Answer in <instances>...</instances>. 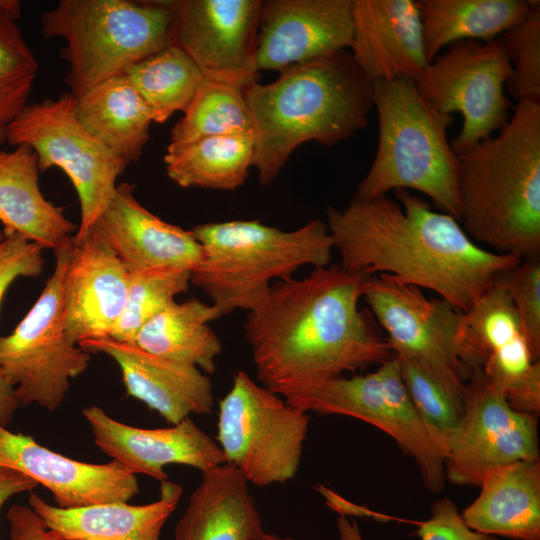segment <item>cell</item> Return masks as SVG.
<instances>
[{
  "mask_svg": "<svg viewBox=\"0 0 540 540\" xmlns=\"http://www.w3.org/2000/svg\"><path fill=\"white\" fill-rule=\"evenodd\" d=\"M284 400L307 413L349 416L379 428L414 460L430 492L443 490L444 456L412 403L394 355L373 372L343 375Z\"/></svg>",
  "mask_w": 540,
  "mask_h": 540,
  "instance_id": "cell-12",
  "label": "cell"
},
{
  "mask_svg": "<svg viewBox=\"0 0 540 540\" xmlns=\"http://www.w3.org/2000/svg\"><path fill=\"white\" fill-rule=\"evenodd\" d=\"M350 54L367 79L414 82L428 65L414 0H352Z\"/></svg>",
  "mask_w": 540,
  "mask_h": 540,
  "instance_id": "cell-23",
  "label": "cell"
},
{
  "mask_svg": "<svg viewBox=\"0 0 540 540\" xmlns=\"http://www.w3.org/2000/svg\"><path fill=\"white\" fill-rule=\"evenodd\" d=\"M0 8L18 20L21 15V3L18 0H0Z\"/></svg>",
  "mask_w": 540,
  "mask_h": 540,
  "instance_id": "cell-44",
  "label": "cell"
},
{
  "mask_svg": "<svg viewBox=\"0 0 540 540\" xmlns=\"http://www.w3.org/2000/svg\"><path fill=\"white\" fill-rule=\"evenodd\" d=\"M4 238V234L2 231H0V240H2Z\"/></svg>",
  "mask_w": 540,
  "mask_h": 540,
  "instance_id": "cell-47",
  "label": "cell"
},
{
  "mask_svg": "<svg viewBox=\"0 0 540 540\" xmlns=\"http://www.w3.org/2000/svg\"><path fill=\"white\" fill-rule=\"evenodd\" d=\"M396 358L412 403L445 460L449 443L460 424L464 408L414 362L407 358Z\"/></svg>",
  "mask_w": 540,
  "mask_h": 540,
  "instance_id": "cell-36",
  "label": "cell"
},
{
  "mask_svg": "<svg viewBox=\"0 0 540 540\" xmlns=\"http://www.w3.org/2000/svg\"><path fill=\"white\" fill-rule=\"evenodd\" d=\"M191 231L202 257L190 282L203 290L222 316L252 310L274 279L292 277L303 266L330 265L334 249L326 222L320 219L292 231L259 220L204 223Z\"/></svg>",
  "mask_w": 540,
  "mask_h": 540,
  "instance_id": "cell-5",
  "label": "cell"
},
{
  "mask_svg": "<svg viewBox=\"0 0 540 540\" xmlns=\"http://www.w3.org/2000/svg\"><path fill=\"white\" fill-rule=\"evenodd\" d=\"M149 106L153 120L163 123L193 100L203 75L178 46L170 45L137 62L124 73Z\"/></svg>",
  "mask_w": 540,
  "mask_h": 540,
  "instance_id": "cell-32",
  "label": "cell"
},
{
  "mask_svg": "<svg viewBox=\"0 0 540 540\" xmlns=\"http://www.w3.org/2000/svg\"><path fill=\"white\" fill-rule=\"evenodd\" d=\"M88 353H104L119 366L126 393L174 425L191 415L210 414L214 404L210 377L197 367L150 353L134 342L112 337L83 340Z\"/></svg>",
  "mask_w": 540,
  "mask_h": 540,
  "instance_id": "cell-21",
  "label": "cell"
},
{
  "mask_svg": "<svg viewBox=\"0 0 540 540\" xmlns=\"http://www.w3.org/2000/svg\"><path fill=\"white\" fill-rule=\"evenodd\" d=\"M129 271L92 231L73 236L63 276V308L69 339L110 336L126 303Z\"/></svg>",
  "mask_w": 540,
  "mask_h": 540,
  "instance_id": "cell-20",
  "label": "cell"
},
{
  "mask_svg": "<svg viewBox=\"0 0 540 540\" xmlns=\"http://www.w3.org/2000/svg\"><path fill=\"white\" fill-rule=\"evenodd\" d=\"M182 493V486L165 480L159 499L143 505L117 502L63 509L33 492L28 505L63 540H160Z\"/></svg>",
  "mask_w": 540,
  "mask_h": 540,
  "instance_id": "cell-24",
  "label": "cell"
},
{
  "mask_svg": "<svg viewBox=\"0 0 540 540\" xmlns=\"http://www.w3.org/2000/svg\"><path fill=\"white\" fill-rule=\"evenodd\" d=\"M41 35L60 37L65 83L78 98L98 83L173 45L168 1L61 0L40 16Z\"/></svg>",
  "mask_w": 540,
  "mask_h": 540,
  "instance_id": "cell-7",
  "label": "cell"
},
{
  "mask_svg": "<svg viewBox=\"0 0 540 540\" xmlns=\"http://www.w3.org/2000/svg\"><path fill=\"white\" fill-rule=\"evenodd\" d=\"M38 62L12 16L0 8V121L8 124L27 104Z\"/></svg>",
  "mask_w": 540,
  "mask_h": 540,
  "instance_id": "cell-35",
  "label": "cell"
},
{
  "mask_svg": "<svg viewBox=\"0 0 540 540\" xmlns=\"http://www.w3.org/2000/svg\"><path fill=\"white\" fill-rule=\"evenodd\" d=\"M19 407L15 387L0 369V425L7 427Z\"/></svg>",
  "mask_w": 540,
  "mask_h": 540,
  "instance_id": "cell-43",
  "label": "cell"
},
{
  "mask_svg": "<svg viewBox=\"0 0 540 540\" xmlns=\"http://www.w3.org/2000/svg\"><path fill=\"white\" fill-rule=\"evenodd\" d=\"M460 223L480 246L540 254V103L518 102L506 126L457 155Z\"/></svg>",
  "mask_w": 540,
  "mask_h": 540,
  "instance_id": "cell-4",
  "label": "cell"
},
{
  "mask_svg": "<svg viewBox=\"0 0 540 540\" xmlns=\"http://www.w3.org/2000/svg\"><path fill=\"white\" fill-rule=\"evenodd\" d=\"M486 354L482 372L509 405L540 414V361L533 359L522 325L504 288L494 284L464 312Z\"/></svg>",
  "mask_w": 540,
  "mask_h": 540,
  "instance_id": "cell-19",
  "label": "cell"
},
{
  "mask_svg": "<svg viewBox=\"0 0 540 540\" xmlns=\"http://www.w3.org/2000/svg\"><path fill=\"white\" fill-rule=\"evenodd\" d=\"M135 186L117 185L89 231L98 236L128 271L156 268L192 270L202 248L191 230L170 224L147 210L134 195Z\"/></svg>",
  "mask_w": 540,
  "mask_h": 540,
  "instance_id": "cell-22",
  "label": "cell"
},
{
  "mask_svg": "<svg viewBox=\"0 0 540 540\" xmlns=\"http://www.w3.org/2000/svg\"><path fill=\"white\" fill-rule=\"evenodd\" d=\"M173 45L203 77L242 89L257 82L255 62L260 0H169Z\"/></svg>",
  "mask_w": 540,
  "mask_h": 540,
  "instance_id": "cell-15",
  "label": "cell"
},
{
  "mask_svg": "<svg viewBox=\"0 0 540 540\" xmlns=\"http://www.w3.org/2000/svg\"><path fill=\"white\" fill-rule=\"evenodd\" d=\"M38 161L33 150L16 146L0 149V222L3 234H19L43 249H58L78 229L62 208L48 201L39 186Z\"/></svg>",
  "mask_w": 540,
  "mask_h": 540,
  "instance_id": "cell-27",
  "label": "cell"
},
{
  "mask_svg": "<svg viewBox=\"0 0 540 540\" xmlns=\"http://www.w3.org/2000/svg\"><path fill=\"white\" fill-rule=\"evenodd\" d=\"M94 443L129 473L160 482L168 480L167 465H186L202 473L224 464L218 445L188 417L166 428H139L120 422L97 405L82 410Z\"/></svg>",
  "mask_w": 540,
  "mask_h": 540,
  "instance_id": "cell-17",
  "label": "cell"
},
{
  "mask_svg": "<svg viewBox=\"0 0 540 540\" xmlns=\"http://www.w3.org/2000/svg\"><path fill=\"white\" fill-rule=\"evenodd\" d=\"M37 483L23 473L0 466V511L13 496L32 492Z\"/></svg>",
  "mask_w": 540,
  "mask_h": 540,
  "instance_id": "cell-42",
  "label": "cell"
},
{
  "mask_svg": "<svg viewBox=\"0 0 540 540\" xmlns=\"http://www.w3.org/2000/svg\"><path fill=\"white\" fill-rule=\"evenodd\" d=\"M6 127L7 124L0 121V147L6 141Z\"/></svg>",
  "mask_w": 540,
  "mask_h": 540,
  "instance_id": "cell-46",
  "label": "cell"
},
{
  "mask_svg": "<svg viewBox=\"0 0 540 540\" xmlns=\"http://www.w3.org/2000/svg\"><path fill=\"white\" fill-rule=\"evenodd\" d=\"M337 530L339 540H364L358 523L347 516L338 517ZM414 534L421 540H499L470 529L456 504L447 497L433 503L430 517L419 524Z\"/></svg>",
  "mask_w": 540,
  "mask_h": 540,
  "instance_id": "cell-39",
  "label": "cell"
},
{
  "mask_svg": "<svg viewBox=\"0 0 540 540\" xmlns=\"http://www.w3.org/2000/svg\"><path fill=\"white\" fill-rule=\"evenodd\" d=\"M352 37V0L263 1L256 67L281 73L350 48Z\"/></svg>",
  "mask_w": 540,
  "mask_h": 540,
  "instance_id": "cell-16",
  "label": "cell"
},
{
  "mask_svg": "<svg viewBox=\"0 0 540 540\" xmlns=\"http://www.w3.org/2000/svg\"><path fill=\"white\" fill-rule=\"evenodd\" d=\"M428 62L461 41H492L521 22L531 0H416Z\"/></svg>",
  "mask_w": 540,
  "mask_h": 540,
  "instance_id": "cell-29",
  "label": "cell"
},
{
  "mask_svg": "<svg viewBox=\"0 0 540 540\" xmlns=\"http://www.w3.org/2000/svg\"><path fill=\"white\" fill-rule=\"evenodd\" d=\"M478 497L461 513L473 531L513 540H540V458L487 471Z\"/></svg>",
  "mask_w": 540,
  "mask_h": 540,
  "instance_id": "cell-26",
  "label": "cell"
},
{
  "mask_svg": "<svg viewBox=\"0 0 540 540\" xmlns=\"http://www.w3.org/2000/svg\"><path fill=\"white\" fill-rule=\"evenodd\" d=\"M253 132V121L244 89L203 78L184 116L173 126L170 144Z\"/></svg>",
  "mask_w": 540,
  "mask_h": 540,
  "instance_id": "cell-33",
  "label": "cell"
},
{
  "mask_svg": "<svg viewBox=\"0 0 540 540\" xmlns=\"http://www.w3.org/2000/svg\"><path fill=\"white\" fill-rule=\"evenodd\" d=\"M43 248L19 234L0 240V304L8 287L19 277H39L44 268Z\"/></svg>",
  "mask_w": 540,
  "mask_h": 540,
  "instance_id": "cell-40",
  "label": "cell"
},
{
  "mask_svg": "<svg viewBox=\"0 0 540 540\" xmlns=\"http://www.w3.org/2000/svg\"><path fill=\"white\" fill-rule=\"evenodd\" d=\"M512 69L500 38L461 41L428 63L415 81L421 97L440 113L461 114L459 134L450 142L456 155L502 130L510 119L506 96Z\"/></svg>",
  "mask_w": 540,
  "mask_h": 540,
  "instance_id": "cell-13",
  "label": "cell"
},
{
  "mask_svg": "<svg viewBox=\"0 0 540 540\" xmlns=\"http://www.w3.org/2000/svg\"><path fill=\"white\" fill-rule=\"evenodd\" d=\"M220 317L213 304L197 298L174 301L140 329L134 343L150 353L213 374L223 347L209 322Z\"/></svg>",
  "mask_w": 540,
  "mask_h": 540,
  "instance_id": "cell-30",
  "label": "cell"
},
{
  "mask_svg": "<svg viewBox=\"0 0 540 540\" xmlns=\"http://www.w3.org/2000/svg\"><path fill=\"white\" fill-rule=\"evenodd\" d=\"M0 466L19 471L48 489L55 506L63 509L128 502L139 492L136 475L114 460L103 464L74 460L2 425Z\"/></svg>",
  "mask_w": 540,
  "mask_h": 540,
  "instance_id": "cell-18",
  "label": "cell"
},
{
  "mask_svg": "<svg viewBox=\"0 0 540 540\" xmlns=\"http://www.w3.org/2000/svg\"><path fill=\"white\" fill-rule=\"evenodd\" d=\"M368 278L334 264L275 282L244 324L258 383L287 398L390 359L359 306Z\"/></svg>",
  "mask_w": 540,
  "mask_h": 540,
  "instance_id": "cell-1",
  "label": "cell"
},
{
  "mask_svg": "<svg viewBox=\"0 0 540 540\" xmlns=\"http://www.w3.org/2000/svg\"><path fill=\"white\" fill-rule=\"evenodd\" d=\"M217 441L224 461L257 487L295 478L310 417L238 370L219 400Z\"/></svg>",
  "mask_w": 540,
  "mask_h": 540,
  "instance_id": "cell-9",
  "label": "cell"
},
{
  "mask_svg": "<svg viewBox=\"0 0 540 540\" xmlns=\"http://www.w3.org/2000/svg\"><path fill=\"white\" fill-rule=\"evenodd\" d=\"M395 192L397 201L353 197L343 209L327 207L326 225L344 269L430 290L465 312L522 260L480 246L454 217L410 191Z\"/></svg>",
  "mask_w": 540,
  "mask_h": 540,
  "instance_id": "cell-2",
  "label": "cell"
},
{
  "mask_svg": "<svg viewBox=\"0 0 540 540\" xmlns=\"http://www.w3.org/2000/svg\"><path fill=\"white\" fill-rule=\"evenodd\" d=\"M363 299L393 355L414 362L464 408L466 383L486 360L464 312L383 275L367 279Z\"/></svg>",
  "mask_w": 540,
  "mask_h": 540,
  "instance_id": "cell-8",
  "label": "cell"
},
{
  "mask_svg": "<svg viewBox=\"0 0 540 540\" xmlns=\"http://www.w3.org/2000/svg\"><path fill=\"white\" fill-rule=\"evenodd\" d=\"M75 106L70 92L26 104L7 124L6 142L31 148L40 172L57 167L67 175L81 210L73 237L81 239L106 207L129 163L83 126Z\"/></svg>",
  "mask_w": 540,
  "mask_h": 540,
  "instance_id": "cell-10",
  "label": "cell"
},
{
  "mask_svg": "<svg viewBox=\"0 0 540 540\" xmlns=\"http://www.w3.org/2000/svg\"><path fill=\"white\" fill-rule=\"evenodd\" d=\"M253 132L169 144L164 156L168 177L183 188L235 190L252 166Z\"/></svg>",
  "mask_w": 540,
  "mask_h": 540,
  "instance_id": "cell-31",
  "label": "cell"
},
{
  "mask_svg": "<svg viewBox=\"0 0 540 540\" xmlns=\"http://www.w3.org/2000/svg\"><path fill=\"white\" fill-rule=\"evenodd\" d=\"M264 532L248 481L224 463L202 473L174 540H258Z\"/></svg>",
  "mask_w": 540,
  "mask_h": 540,
  "instance_id": "cell-25",
  "label": "cell"
},
{
  "mask_svg": "<svg viewBox=\"0 0 540 540\" xmlns=\"http://www.w3.org/2000/svg\"><path fill=\"white\" fill-rule=\"evenodd\" d=\"M379 120L374 160L354 197L415 190L460 223L459 158L447 139L453 117L432 108L409 79L372 83Z\"/></svg>",
  "mask_w": 540,
  "mask_h": 540,
  "instance_id": "cell-6",
  "label": "cell"
},
{
  "mask_svg": "<svg viewBox=\"0 0 540 540\" xmlns=\"http://www.w3.org/2000/svg\"><path fill=\"white\" fill-rule=\"evenodd\" d=\"M539 457L538 417L513 409L476 371L466 383L464 410L444 460L445 478L479 487L493 468Z\"/></svg>",
  "mask_w": 540,
  "mask_h": 540,
  "instance_id": "cell-14",
  "label": "cell"
},
{
  "mask_svg": "<svg viewBox=\"0 0 540 540\" xmlns=\"http://www.w3.org/2000/svg\"><path fill=\"white\" fill-rule=\"evenodd\" d=\"M6 518L9 523L10 540H63L47 527L41 517L28 505H12Z\"/></svg>",
  "mask_w": 540,
  "mask_h": 540,
  "instance_id": "cell-41",
  "label": "cell"
},
{
  "mask_svg": "<svg viewBox=\"0 0 540 540\" xmlns=\"http://www.w3.org/2000/svg\"><path fill=\"white\" fill-rule=\"evenodd\" d=\"M501 39L512 69L507 83L509 93L517 103H540V2L531 1L525 18Z\"/></svg>",
  "mask_w": 540,
  "mask_h": 540,
  "instance_id": "cell-37",
  "label": "cell"
},
{
  "mask_svg": "<svg viewBox=\"0 0 540 540\" xmlns=\"http://www.w3.org/2000/svg\"><path fill=\"white\" fill-rule=\"evenodd\" d=\"M72 238V237H71ZM71 238L55 252V268L40 296L9 335L0 336V369L15 387L20 407L37 404L55 411L90 353L66 332L63 276Z\"/></svg>",
  "mask_w": 540,
  "mask_h": 540,
  "instance_id": "cell-11",
  "label": "cell"
},
{
  "mask_svg": "<svg viewBox=\"0 0 540 540\" xmlns=\"http://www.w3.org/2000/svg\"><path fill=\"white\" fill-rule=\"evenodd\" d=\"M83 126L116 155L136 162L150 138L153 114L125 74L106 79L76 98Z\"/></svg>",
  "mask_w": 540,
  "mask_h": 540,
  "instance_id": "cell-28",
  "label": "cell"
},
{
  "mask_svg": "<svg viewBox=\"0 0 540 540\" xmlns=\"http://www.w3.org/2000/svg\"><path fill=\"white\" fill-rule=\"evenodd\" d=\"M244 96L253 121L252 166L263 186L299 145L334 146L366 127L373 109L372 83L346 50L291 67L274 82H256Z\"/></svg>",
  "mask_w": 540,
  "mask_h": 540,
  "instance_id": "cell-3",
  "label": "cell"
},
{
  "mask_svg": "<svg viewBox=\"0 0 540 540\" xmlns=\"http://www.w3.org/2000/svg\"><path fill=\"white\" fill-rule=\"evenodd\" d=\"M258 540H295L289 536H281L276 533L264 532V534Z\"/></svg>",
  "mask_w": 540,
  "mask_h": 540,
  "instance_id": "cell-45",
  "label": "cell"
},
{
  "mask_svg": "<svg viewBox=\"0 0 540 540\" xmlns=\"http://www.w3.org/2000/svg\"><path fill=\"white\" fill-rule=\"evenodd\" d=\"M505 289L518 315L533 359L540 357V259H522L495 281Z\"/></svg>",
  "mask_w": 540,
  "mask_h": 540,
  "instance_id": "cell-38",
  "label": "cell"
},
{
  "mask_svg": "<svg viewBox=\"0 0 540 540\" xmlns=\"http://www.w3.org/2000/svg\"><path fill=\"white\" fill-rule=\"evenodd\" d=\"M191 271L187 268L129 271L126 303L109 337L135 342L138 332L150 319L188 290Z\"/></svg>",
  "mask_w": 540,
  "mask_h": 540,
  "instance_id": "cell-34",
  "label": "cell"
}]
</instances>
